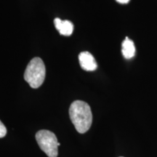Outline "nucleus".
<instances>
[{
  "instance_id": "f257e3e1",
  "label": "nucleus",
  "mask_w": 157,
  "mask_h": 157,
  "mask_svg": "<svg viewBox=\"0 0 157 157\" xmlns=\"http://www.w3.org/2000/svg\"><path fill=\"white\" fill-rule=\"evenodd\" d=\"M69 116L78 133L84 134L89 130L93 123V113L90 105L86 102L74 101L70 105Z\"/></svg>"
},
{
  "instance_id": "f03ea898",
  "label": "nucleus",
  "mask_w": 157,
  "mask_h": 157,
  "mask_svg": "<svg viewBox=\"0 0 157 157\" xmlns=\"http://www.w3.org/2000/svg\"><path fill=\"white\" fill-rule=\"evenodd\" d=\"M46 68L43 60L40 58H34L29 62L25 68L24 79L31 87L36 89L44 82Z\"/></svg>"
},
{
  "instance_id": "7ed1b4c3",
  "label": "nucleus",
  "mask_w": 157,
  "mask_h": 157,
  "mask_svg": "<svg viewBox=\"0 0 157 157\" xmlns=\"http://www.w3.org/2000/svg\"><path fill=\"white\" fill-rule=\"evenodd\" d=\"M36 140L39 148L48 157L58 156V141L53 132L47 129L39 130L36 134Z\"/></svg>"
},
{
  "instance_id": "20e7f679",
  "label": "nucleus",
  "mask_w": 157,
  "mask_h": 157,
  "mask_svg": "<svg viewBox=\"0 0 157 157\" xmlns=\"http://www.w3.org/2000/svg\"><path fill=\"white\" fill-rule=\"evenodd\" d=\"M78 60L82 68L87 71H93L97 69L98 65L93 55L89 52H82L78 55Z\"/></svg>"
},
{
  "instance_id": "39448f33",
  "label": "nucleus",
  "mask_w": 157,
  "mask_h": 157,
  "mask_svg": "<svg viewBox=\"0 0 157 157\" xmlns=\"http://www.w3.org/2000/svg\"><path fill=\"white\" fill-rule=\"evenodd\" d=\"M55 26L60 32V35L68 36L72 34L74 31V24L70 21H62L58 17L54 20Z\"/></svg>"
},
{
  "instance_id": "423d86ee",
  "label": "nucleus",
  "mask_w": 157,
  "mask_h": 157,
  "mask_svg": "<svg viewBox=\"0 0 157 157\" xmlns=\"http://www.w3.org/2000/svg\"><path fill=\"white\" fill-rule=\"evenodd\" d=\"M121 52L126 59H130L135 56V48L134 42L130 40L128 37H126L121 45Z\"/></svg>"
},
{
  "instance_id": "0eeeda50",
  "label": "nucleus",
  "mask_w": 157,
  "mask_h": 157,
  "mask_svg": "<svg viewBox=\"0 0 157 157\" xmlns=\"http://www.w3.org/2000/svg\"><path fill=\"white\" fill-rule=\"evenodd\" d=\"M7 134V129L4 124L0 120V138H2Z\"/></svg>"
},
{
  "instance_id": "6e6552de",
  "label": "nucleus",
  "mask_w": 157,
  "mask_h": 157,
  "mask_svg": "<svg viewBox=\"0 0 157 157\" xmlns=\"http://www.w3.org/2000/svg\"><path fill=\"white\" fill-rule=\"evenodd\" d=\"M116 1L121 4H127L129 2V0H116Z\"/></svg>"
},
{
  "instance_id": "1a4fd4ad",
  "label": "nucleus",
  "mask_w": 157,
  "mask_h": 157,
  "mask_svg": "<svg viewBox=\"0 0 157 157\" xmlns=\"http://www.w3.org/2000/svg\"><path fill=\"white\" fill-rule=\"evenodd\" d=\"M58 146H60V143H59V142H58Z\"/></svg>"
},
{
  "instance_id": "9d476101",
  "label": "nucleus",
  "mask_w": 157,
  "mask_h": 157,
  "mask_svg": "<svg viewBox=\"0 0 157 157\" xmlns=\"http://www.w3.org/2000/svg\"><path fill=\"white\" fill-rule=\"evenodd\" d=\"M120 157H123V156H120Z\"/></svg>"
}]
</instances>
